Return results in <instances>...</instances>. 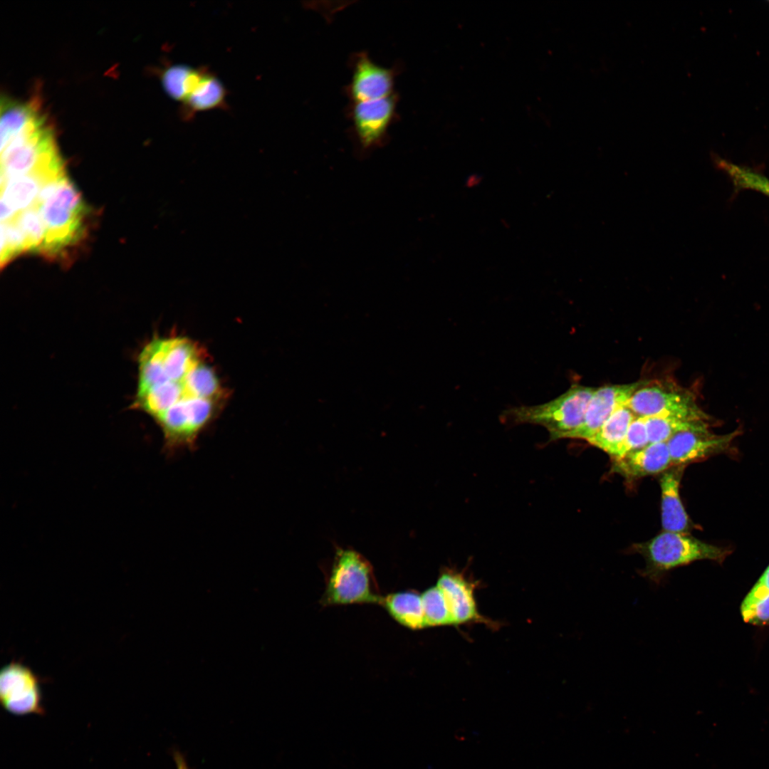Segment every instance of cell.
Wrapping results in <instances>:
<instances>
[{"instance_id":"obj_26","label":"cell","mask_w":769,"mask_h":769,"mask_svg":"<svg viewBox=\"0 0 769 769\" xmlns=\"http://www.w3.org/2000/svg\"><path fill=\"white\" fill-rule=\"evenodd\" d=\"M769 2V1H768Z\"/></svg>"},{"instance_id":"obj_12","label":"cell","mask_w":769,"mask_h":769,"mask_svg":"<svg viewBox=\"0 0 769 769\" xmlns=\"http://www.w3.org/2000/svg\"><path fill=\"white\" fill-rule=\"evenodd\" d=\"M436 585L441 589L449 604L455 624L468 622H486L477 610L475 599L474 582L454 570H444L440 574Z\"/></svg>"},{"instance_id":"obj_18","label":"cell","mask_w":769,"mask_h":769,"mask_svg":"<svg viewBox=\"0 0 769 769\" xmlns=\"http://www.w3.org/2000/svg\"><path fill=\"white\" fill-rule=\"evenodd\" d=\"M207 70L185 64H172L162 70L159 78L165 93L182 105L197 88Z\"/></svg>"},{"instance_id":"obj_21","label":"cell","mask_w":769,"mask_h":769,"mask_svg":"<svg viewBox=\"0 0 769 769\" xmlns=\"http://www.w3.org/2000/svg\"><path fill=\"white\" fill-rule=\"evenodd\" d=\"M716 165L723 171L736 188L751 189L769 197V179L755 170L716 157Z\"/></svg>"},{"instance_id":"obj_2","label":"cell","mask_w":769,"mask_h":769,"mask_svg":"<svg viewBox=\"0 0 769 769\" xmlns=\"http://www.w3.org/2000/svg\"><path fill=\"white\" fill-rule=\"evenodd\" d=\"M34 204L45 229L38 253L68 261L84 243L90 229V212L80 192L66 175L45 186Z\"/></svg>"},{"instance_id":"obj_22","label":"cell","mask_w":769,"mask_h":769,"mask_svg":"<svg viewBox=\"0 0 769 769\" xmlns=\"http://www.w3.org/2000/svg\"><path fill=\"white\" fill-rule=\"evenodd\" d=\"M421 597L427 627L455 624L449 604L437 585L427 589Z\"/></svg>"},{"instance_id":"obj_6","label":"cell","mask_w":769,"mask_h":769,"mask_svg":"<svg viewBox=\"0 0 769 769\" xmlns=\"http://www.w3.org/2000/svg\"><path fill=\"white\" fill-rule=\"evenodd\" d=\"M627 407L639 417L676 414L702 417L708 414L694 392L667 381H646L632 395Z\"/></svg>"},{"instance_id":"obj_24","label":"cell","mask_w":769,"mask_h":769,"mask_svg":"<svg viewBox=\"0 0 769 769\" xmlns=\"http://www.w3.org/2000/svg\"><path fill=\"white\" fill-rule=\"evenodd\" d=\"M649 444L645 419L637 417L631 423L619 455L615 459L622 458L628 453L645 447Z\"/></svg>"},{"instance_id":"obj_10","label":"cell","mask_w":769,"mask_h":769,"mask_svg":"<svg viewBox=\"0 0 769 769\" xmlns=\"http://www.w3.org/2000/svg\"><path fill=\"white\" fill-rule=\"evenodd\" d=\"M646 381L606 385L596 388L587 408L582 424L569 439L587 441L619 407L627 404L633 393Z\"/></svg>"},{"instance_id":"obj_4","label":"cell","mask_w":769,"mask_h":769,"mask_svg":"<svg viewBox=\"0 0 769 769\" xmlns=\"http://www.w3.org/2000/svg\"><path fill=\"white\" fill-rule=\"evenodd\" d=\"M646 561L642 575L660 584L666 574L693 562L709 560L721 563L729 550L698 540L689 533L663 531L651 540L633 546Z\"/></svg>"},{"instance_id":"obj_17","label":"cell","mask_w":769,"mask_h":769,"mask_svg":"<svg viewBox=\"0 0 769 769\" xmlns=\"http://www.w3.org/2000/svg\"><path fill=\"white\" fill-rule=\"evenodd\" d=\"M380 605L404 627L411 629L427 627L422 597L417 592L404 591L382 596Z\"/></svg>"},{"instance_id":"obj_3","label":"cell","mask_w":769,"mask_h":769,"mask_svg":"<svg viewBox=\"0 0 769 769\" xmlns=\"http://www.w3.org/2000/svg\"><path fill=\"white\" fill-rule=\"evenodd\" d=\"M595 389L573 384L564 393L545 403L506 409L501 415V421L510 425H540L548 431L550 441L569 439L582 424Z\"/></svg>"},{"instance_id":"obj_13","label":"cell","mask_w":769,"mask_h":769,"mask_svg":"<svg viewBox=\"0 0 769 769\" xmlns=\"http://www.w3.org/2000/svg\"><path fill=\"white\" fill-rule=\"evenodd\" d=\"M671 465L667 443L659 442L613 459L612 471L632 480L663 473Z\"/></svg>"},{"instance_id":"obj_9","label":"cell","mask_w":769,"mask_h":769,"mask_svg":"<svg viewBox=\"0 0 769 769\" xmlns=\"http://www.w3.org/2000/svg\"><path fill=\"white\" fill-rule=\"evenodd\" d=\"M711 427H703L679 432L666 443L673 466H684L700 461L728 450L739 431L716 434Z\"/></svg>"},{"instance_id":"obj_5","label":"cell","mask_w":769,"mask_h":769,"mask_svg":"<svg viewBox=\"0 0 769 769\" xmlns=\"http://www.w3.org/2000/svg\"><path fill=\"white\" fill-rule=\"evenodd\" d=\"M382 598L370 563L352 548L337 547L320 603L380 605Z\"/></svg>"},{"instance_id":"obj_14","label":"cell","mask_w":769,"mask_h":769,"mask_svg":"<svg viewBox=\"0 0 769 769\" xmlns=\"http://www.w3.org/2000/svg\"><path fill=\"white\" fill-rule=\"evenodd\" d=\"M684 467L673 466L660 478L661 521L664 531L689 533L693 527L679 493Z\"/></svg>"},{"instance_id":"obj_8","label":"cell","mask_w":769,"mask_h":769,"mask_svg":"<svg viewBox=\"0 0 769 769\" xmlns=\"http://www.w3.org/2000/svg\"><path fill=\"white\" fill-rule=\"evenodd\" d=\"M396 97L355 103L352 117L358 142V155L365 157L385 143L395 111Z\"/></svg>"},{"instance_id":"obj_11","label":"cell","mask_w":769,"mask_h":769,"mask_svg":"<svg viewBox=\"0 0 769 769\" xmlns=\"http://www.w3.org/2000/svg\"><path fill=\"white\" fill-rule=\"evenodd\" d=\"M394 71L374 63L365 53L353 64L348 91L354 103L381 99L392 95Z\"/></svg>"},{"instance_id":"obj_7","label":"cell","mask_w":769,"mask_h":769,"mask_svg":"<svg viewBox=\"0 0 769 769\" xmlns=\"http://www.w3.org/2000/svg\"><path fill=\"white\" fill-rule=\"evenodd\" d=\"M0 699L2 706L14 715H43L39 679L26 666L12 661L0 673Z\"/></svg>"},{"instance_id":"obj_16","label":"cell","mask_w":769,"mask_h":769,"mask_svg":"<svg viewBox=\"0 0 769 769\" xmlns=\"http://www.w3.org/2000/svg\"><path fill=\"white\" fill-rule=\"evenodd\" d=\"M636 417L627 404L619 407L587 441L615 459L619 455L629 427Z\"/></svg>"},{"instance_id":"obj_1","label":"cell","mask_w":769,"mask_h":769,"mask_svg":"<svg viewBox=\"0 0 769 769\" xmlns=\"http://www.w3.org/2000/svg\"><path fill=\"white\" fill-rule=\"evenodd\" d=\"M226 394L204 350L190 338L155 337L140 352L132 408L145 412L160 428L168 456L195 449Z\"/></svg>"},{"instance_id":"obj_20","label":"cell","mask_w":769,"mask_h":769,"mask_svg":"<svg viewBox=\"0 0 769 769\" xmlns=\"http://www.w3.org/2000/svg\"><path fill=\"white\" fill-rule=\"evenodd\" d=\"M741 612L747 623L769 624V565L743 600Z\"/></svg>"},{"instance_id":"obj_23","label":"cell","mask_w":769,"mask_h":769,"mask_svg":"<svg viewBox=\"0 0 769 769\" xmlns=\"http://www.w3.org/2000/svg\"><path fill=\"white\" fill-rule=\"evenodd\" d=\"M1 263L3 266L13 258L27 252V248L23 234L13 221L1 222Z\"/></svg>"},{"instance_id":"obj_15","label":"cell","mask_w":769,"mask_h":769,"mask_svg":"<svg viewBox=\"0 0 769 769\" xmlns=\"http://www.w3.org/2000/svg\"><path fill=\"white\" fill-rule=\"evenodd\" d=\"M226 97L222 82L208 69L193 93L181 105V115L188 120L200 112L226 108Z\"/></svg>"},{"instance_id":"obj_25","label":"cell","mask_w":769,"mask_h":769,"mask_svg":"<svg viewBox=\"0 0 769 769\" xmlns=\"http://www.w3.org/2000/svg\"><path fill=\"white\" fill-rule=\"evenodd\" d=\"M174 759L177 769H189L184 755L179 751L174 752Z\"/></svg>"},{"instance_id":"obj_19","label":"cell","mask_w":769,"mask_h":769,"mask_svg":"<svg viewBox=\"0 0 769 769\" xmlns=\"http://www.w3.org/2000/svg\"><path fill=\"white\" fill-rule=\"evenodd\" d=\"M645 419L649 444L667 442L676 434L686 430L712 427L713 420L709 415L702 417L676 414H660Z\"/></svg>"}]
</instances>
